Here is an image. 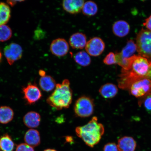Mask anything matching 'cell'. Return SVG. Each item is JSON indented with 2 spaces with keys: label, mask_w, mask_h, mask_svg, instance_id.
Listing matches in <instances>:
<instances>
[{
  "label": "cell",
  "mask_w": 151,
  "mask_h": 151,
  "mask_svg": "<svg viewBox=\"0 0 151 151\" xmlns=\"http://www.w3.org/2000/svg\"><path fill=\"white\" fill-rule=\"evenodd\" d=\"M143 25L147 28V29L151 31V15L145 20Z\"/></svg>",
  "instance_id": "cell-29"
},
{
  "label": "cell",
  "mask_w": 151,
  "mask_h": 151,
  "mask_svg": "<svg viewBox=\"0 0 151 151\" xmlns=\"http://www.w3.org/2000/svg\"><path fill=\"white\" fill-rule=\"evenodd\" d=\"M99 92L103 98L110 99L116 95L118 93V89L116 85L111 83H107L101 86Z\"/></svg>",
  "instance_id": "cell-17"
},
{
  "label": "cell",
  "mask_w": 151,
  "mask_h": 151,
  "mask_svg": "<svg viewBox=\"0 0 151 151\" xmlns=\"http://www.w3.org/2000/svg\"><path fill=\"white\" fill-rule=\"evenodd\" d=\"M82 11L83 14L85 16H94L98 12V6L93 1H88L84 3Z\"/></svg>",
  "instance_id": "cell-23"
},
{
  "label": "cell",
  "mask_w": 151,
  "mask_h": 151,
  "mask_svg": "<svg viewBox=\"0 0 151 151\" xmlns=\"http://www.w3.org/2000/svg\"><path fill=\"white\" fill-rule=\"evenodd\" d=\"M23 120L26 127L33 129L40 125L41 117L39 113L35 111H30L24 115Z\"/></svg>",
  "instance_id": "cell-13"
},
{
  "label": "cell",
  "mask_w": 151,
  "mask_h": 151,
  "mask_svg": "<svg viewBox=\"0 0 151 151\" xmlns=\"http://www.w3.org/2000/svg\"><path fill=\"white\" fill-rule=\"evenodd\" d=\"M149 65L150 61L146 58L134 55L132 57L131 69L126 71L134 76L144 77L148 71Z\"/></svg>",
  "instance_id": "cell-5"
},
{
  "label": "cell",
  "mask_w": 151,
  "mask_h": 151,
  "mask_svg": "<svg viewBox=\"0 0 151 151\" xmlns=\"http://www.w3.org/2000/svg\"><path fill=\"white\" fill-rule=\"evenodd\" d=\"M2 58V54L1 51H0V62L1 61Z\"/></svg>",
  "instance_id": "cell-35"
},
{
  "label": "cell",
  "mask_w": 151,
  "mask_h": 151,
  "mask_svg": "<svg viewBox=\"0 0 151 151\" xmlns=\"http://www.w3.org/2000/svg\"><path fill=\"white\" fill-rule=\"evenodd\" d=\"M12 31L9 26L4 24L0 26V41L5 42L10 39L12 36Z\"/></svg>",
  "instance_id": "cell-24"
},
{
  "label": "cell",
  "mask_w": 151,
  "mask_h": 151,
  "mask_svg": "<svg viewBox=\"0 0 151 151\" xmlns=\"http://www.w3.org/2000/svg\"><path fill=\"white\" fill-rule=\"evenodd\" d=\"M25 143L33 147L38 146L41 143L40 134L37 130L30 129L26 132L24 137Z\"/></svg>",
  "instance_id": "cell-16"
},
{
  "label": "cell",
  "mask_w": 151,
  "mask_h": 151,
  "mask_svg": "<svg viewBox=\"0 0 151 151\" xmlns=\"http://www.w3.org/2000/svg\"><path fill=\"white\" fill-rule=\"evenodd\" d=\"M23 1H7V3L9 5H10L11 6H14L18 2H22Z\"/></svg>",
  "instance_id": "cell-31"
},
{
  "label": "cell",
  "mask_w": 151,
  "mask_h": 151,
  "mask_svg": "<svg viewBox=\"0 0 151 151\" xmlns=\"http://www.w3.org/2000/svg\"><path fill=\"white\" fill-rule=\"evenodd\" d=\"M14 113L10 107L7 106L0 107V123L6 124L10 122L14 118Z\"/></svg>",
  "instance_id": "cell-19"
},
{
  "label": "cell",
  "mask_w": 151,
  "mask_h": 151,
  "mask_svg": "<svg viewBox=\"0 0 151 151\" xmlns=\"http://www.w3.org/2000/svg\"><path fill=\"white\" fill-rule=\"evenodd\" d=\"M85 1L83 0H65L62 6L65 11L71 14H76L82 10Z\"/></svg>",
  "instance_id": "cell-11"
},
{
  "label": "cell",
  "mask_w": 151,
  "mask_h": 151,
  "mask_svg": "<svg viewBox=\"0 0 151 151\" xmlns=\"http://www.w3.org/2000/svg\"><path fill=\"white\" fill-rule=\"evenodd\" d=\"M66 140H67V142H70L72 141L73 139H72V138L71 137H67V139H66Z\"/></svg>",
  "instance_id": "cell-33"
},
{
  "label": "cell",
  "mask_w": 151,
  "mask_h": 151,
  "mask_svg": "<svg viewBox=\"0 0 151 151\" xmlns=\"http://www.w3.org/2000/svg\"><path fill=\"white\" fill-rule=\"evenodd\" d=\"M104 63L107 65H111L116 64L115 54L110 52L106 56L103 60Z\"/></svg>",
  "instance_id": "cell-25"
},
{
  "label": "cell",
  "mask_w": 151,
  "mask_h": 151,
  "mask_svg": "<svg viewBox=\"0 0 151 151\" xmlns=\"http://www.w3.org/2000/svg\"><path fill=\"white\" fill-rule=\"evenodd\" d=\"M73 99V92L70 83L65 79L61 84H56L55 89L47 98V103L57 110L67 109L70 105Z\"/></svg>",
  "instance_id": "cell-2"
},
{
  "label": "cell",
  "mask_w": 151,
  "mask_h": 151,
  "mask_svg": "<svg viewBox=\"0 0 151 151\" xmlns=\"http://www.w3.org/2000/svg\"><path fill=\"white\" fill-rule=\"evenodd\" d=\"M36 31V34H36V35L37 38H39V36H40L41 38H42L44 36L45 33L43 32L42 30H37Z\"/></svg>",
  "instance_id": "cell-30"
},
{
  "label": "cell",
  "mask_w": 151,
  "mask_h": 151,
  "mask_svg": "<svg viewBox=\"0 0 151 151\" xmlns=\"http://www.w3.org/2000/svg\"><path fill=\"white\" fill-rule=\"evenodd\" d=\"M22 91L24 99L29 105L35 104L42 97L40 90L35 84H28L22 88Z\"/></svg>",
  "instance_id": "cell-6"
},
{
  "label": "cell",
  "mask_w": 151,
  "mask_h": 151,
  "mask_svg": "<svg viewBox=\"0 0 151 151\" xmlns=\"http://www.w3.org/2000/svg\"><path fill=\"white\" fill-rule=\"evenodd\" d=\"M16 151H35L33 147L25 143H20L17 146Z\"/></svg>",
  "instance_id": "cell-27"
},
{
  "label": "cell",
  "mask_w": 151,
  "mask_h": 151,
  "mask_svg": "<svg viewBox=\"0 0 151 151\" xmlns=\"http://www.w3.org/2000/svg\"><path fill=\"white\" fill-rule=\"evenodd\" d=\"M137 51L136 43L132 40L128 41L126 46L120 52L115 54L116 60H125L134 55V54Z\"/></svg>",
  "instance_id": "cell-10"
},
{
  "label": "cell",
  "mask_w": 151,
  "mask_h": 151,
  "mask_svg": "<svg viewBox=\"0 0 151 151\" xmlns=\"http://www.w3.org/2000/svg\"><path fill=\"white\" fill-rule=\"evenodd\" d=\"M76 133L87 146L93 147L99 143L105 132L102 124L98 122L96 116H93L87 124L76 128Z\"/></svg>",
  "instance_id": "cell-1"
},
{
  "label": "cell",
  "mask_w": 151,
  "mask_h": 151,
  "mask_svg": "<svg viewBox=\"0 0 151 151\" xmlns=\"http://www.w3.org/2000/svg\"><path fill=\"white\" fill-rule=\"evenodd\" d=\"M94 107L93 99L88 96H82L76 101L74 106V112L79 117H88L93 114Z\"/></svg>",
  "instance_id": "cell-4"
},
{
  "label": "cell",
  "mask_w": 151,
  "mask_h": 151,
  "mask_svg": "<svg viewBox=\"0 0 151 151\" xmlns=\"http://www.w3.org/2000/svg\"><path fill=\"white\" fill-rule=\"evenodd\" d=\"M15 145L12 138L6 134L0 137V150L2 151H13Z\"/></svg>",
  "instance_id": "cell-20"
},
{
  "label": "cell",
  "mask_w": 151,
  "mask_h": 151,
  "mask_svg": "<svg viewBox=\"0 0 151 151\" xmlns=\"http://www.w3.org/2000/svg\"><path fill=\"white\" fill-rule=\"evenodd\" d=\"M130 27L127 22L120 20L115 22L112 26V31L116 36L122 37L126 36L129 33Z\"/></svg>",
  "instance_id": "cell-14"
},
{
  "label": "cell",
  "mask_w": 151,
  "mask_h": 151,
  "mask_svg": "<svg viewBox=\"0 0 151 151\" xmlns=\"http://www.w3.org/2000/svg\"><path fill=\"white\" fill-rule=\"evenodd\" d=\"M105 48V43L103 40L100 37H95L88 41L85 49L90 56L97 57L102 53Z\"/></svg>",
  "instance_id": "cell-7"
},
{
  "label": "cell",
  "mask_w": 151,
  "mask_h": 151,
  "mask_svg": "<svg viewBox=\"0 0 151 151\" xmlns=\"http://www.w3.org/2000/svg\"><path fill=\"white\" fill-rule=\"evenodd\" d=\"M11 9L4 3H0V26L6 24L11 17Z\"/></svg>",
  "instance_id": "cell-22"
},
{
  "label": "cell",
  "mask_w": 151,
  "mask_h": 151,
  "mask_svg": "<svg viewBox=\"0 0 151 151\" xmlns=\"http://www.w3.org/2000/svg\"><path fill=\"white\" fill-rule=\"evenodd\" d=\"M86 37L85 34L77 32L71 36L69 43L72 48L74 49L82 50L86 47L87 43Z\"/></svg>",
  "instance_id": "cell-12"
},
{
  "label": "cell",
  "mask_w": 151,
  "mask_h": 151,
  "mask_svg": "<svg viewBox=\"0 0 151 151\" xmlns=\"http://www.w3.org/2000/svg\"><path fill=\"white\" fill-rule=\"evenodd\" d=\"M50 49L53 55L60 57L65 56L68 52L69 45L65 39L59 38L52 41Z\"/></svg>",
  "instance_id": "cell-9"
},
{
  "label": "cell",
  "mask_w": 151,
  "mask_h": 151,
  "mask_svg": "<svg viewBox=\"0 0 151 151\" xmlns=\"http://www.w3.org/2000/svg\"><path fill=\"white\" fill-rule=\"evenodd\" d=\"M117 147L119 151H135L137 143L133 138L125 136L119 139Z\"/></svg>",
  "instance_id": "cell-15"
},
{
  "label": "cell",
  "mask_w": 151,
  "mask_h": 151,
  "mask_svg": "<svg viewBox=\"0 0 151 151\" xmlns=\"http://www.w3.org/2000/svg\"><path fill=\"white\" fill-rule=\"evenodd\" d=\"M103 151H119L117 145L114 143H109L105 145Z\"/></svg>",
  "instance_id": "cell-28"
},
{
  "label": "cell",
  "mask_w": 151,
  "mask_h": 151,
  "mask_svg": "<svg viewBox=\"0 0 151 151\" xmlns=\"http://www.w3.org/2000/svg\"><path fill=\"white\" fill-rule=\"evenodd\" d=\"M39 84L41 89L47 92H50L54 90L56 85L54 79L50 76L46 75L41 77Z\"/></svg>",
  "instance_id": "cell-18"
},
{
  "label": "cell",
  "mask_w": 151,
  "mask_h": 151,
  "mask_svg": "<svg viewBox=\"0 0 151 151\" xmlns=\"http://www.w3.org/2000/svg\"><path fill=\"white\" fill-rule=\"evenodd\" d=\"M22 49L20 45L12 43L7 45L4 49V54L7 62L10 65L22 57Z\"/></svg>",
  "instance_id": "cell-8"
},
{
  "label": "cell",
  "mask_w": 151,
  "mask_h": 151,
  "mask_svg": "<svg viewBox=\"0 0 151 151\" xmlns=\"http://www.w3.org/2000/svg\"><path fill=\"white\" fill-rule=\"evenodd\" d=\"M39 75L41 77H43L46 75V73L45 71L43 70H40L39 72Z\"/></svg>",
  "instance_id": "cell-32"
},
{
  "label": "cell",
  "mask_w": 151,
  "mask_h": 151,
  "mask_svg": "<svg viewBox=\"0 0 151 151\" xmlns=\"http://www.w3.org/2000/svg\"><path fill=\"white\" fill-rule=\"evenodd\" d=\"M137 51L139 55L151 61V31L142 28L136 38Z\"/></svg>",
  "instance_id": "cell-3"
},
{
  "label": "cell",
  "mask_w": 151,
  "mask_h": 151,
  "mask_svg": "<svg viewBox=\"0 0 151 151\" xmlns=\"http://www.w3.org/2000/svg\"><path fill=\"white\" fill-rule=\"evenodd\" d=\"M44 151H57L56 150H53V149H48L45 150Z\"/></svg>",
  "instance_id": "cell-34"
},
{
  "label": "cell",
  "mask_w": 151,
  "mask_h": 151,
  "mask_svg": "<svg viewBox=\"0 0 151 151\" xmlns=\"http://www.w3.org/2000/svg\"><path fill=\"white\" fill-rule=\"evenodd\" d=\"M73 58L76 63L84 67L89 65L91 62L90 55L84 51L77 52L73 56Z\"/></svg>",
  "instance_id": "cell-21"
},
{
  "label": "cell",
  "mask_w": 151,
  "mask_h": 151,
  "mask_svg": "<svg viewBox=\"0 0 151 151\" xmlns=\"http://www.w3.org/2000/svg\"><path fill=\"white\" fill-rule=\"evenodd\" d=\"M142 101V102L143 103V105L147 112L151 114V94L147 96Z\"/></svg>",
  "instance_id": "cell-26"
}]
</instances>
